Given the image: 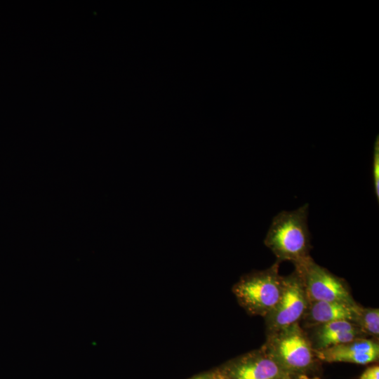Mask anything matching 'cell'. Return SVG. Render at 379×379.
Returning a JSON list of instances; mask_svg holds the SVG:
<instances>
[{"instance_id": "obj_1", "label": "cell", "mask_w": 379, "mask_h": 379, "mask_svg": "<svg viewBox=\"0 0 379 379\" xmlns=\"http://www.w3.org/2000/svg\"><path fill=\"white\" fill-rule=\"evenodd\" d=\"M308 213L309 205L305 204L293 211H282L274 217L264 243L279 262L288 260L296 265L311 257Z\"/></svg>"}, {"instance_id": "obj_2", "label": "cell", "mask_w": 379, "mask_h": 379, "mask_svg": "<svg viewBox=\"0 0 379 379\" xmlns=\"http://www.w3.org/2000/svg\"><path fill=\"white\" fill-rule=\"evenodd\" d=\"M279 262L270 267L242 277L232 291L239 305L252 315L266 317L278 304L284 291Z\"/></svg>"}, {"instance_id": "obj_3", "label": "cell", "mask_w": 379, "mask_h": 379, "mask_svg": "<svg viewBox=\"0 0 379 379\" xmlns=\"http://www.w3.org/2000/svg\"><path fill=\"white\" fill-rule=\"evenodd\" d=\"M262 347L291 375L308 369L316 358L311 340L299 323L267 333Z\"/></svg>"}, {"instance_id": "obj_4", "label": "cell", "mask_w": 379, "mask_h": 379, "mask_svg": "<svg viewBox=\"0 0 379 379\" xmlns=\"http://www.w3.org/2000/svg\"><path fill=\"white\" fill-rule=\"evenodd\" d=\"M295 267L309 302L357 303L345 281L316 263L311 257L295 265Z\"/></svg>"}, {"instance_id": "obj_5", "label": "cell", "mask_w": 379, "mask_h": 379, "mask_svg": "<svg viewBox=\"0 0 379 379\" xmlns=\"http://www.w3.org/2000/svg\"><path fill=\"white\" fill-rule=\"evenodd\" d=\"M309 300L302 280L295 270L284 277V291L275 308L265 317L267 333L299 323L304 316Z\"/></svg>"}, {"instance_id": "obj_6", "label": "cell", "mask_w": 379, "mask_h": 379, "mask_svg": "<svg viewBox=\"0 0 379 379\" xmlns=\"http://www.w3.org/2000/svg\"><path fill=\"white\" fill-rule=\"evenodd\" d=\"M227 375L230 379H291V374L262 347L230 364Z\"/></svg>"}, {"instance_id": "obj_7", "label": "cell", "mask_w": 379, "mask_h": 379, "mask_svg": "<svg viewBox=\"0 0 379 379\" xmlns=\"http://www.w3.org/2000/svg\"><path fill=\"white\" fill-rule=\"evenodd\" d=\"M316 358L328 363L349 362L367 364L379 357L378 341L374 338H360L350 342L314 350Z\"/></svg>"}, {"instance_id": "obj_8", "label": "cell", "mask_w": 379, "mask_h": 379, "mask_svg": "<svg viewBox=\"0 0 379 379\" xmlns=\"http://www.w3.org/2000/svg\"><path fill=\"white\" fill-rule=\"evenodd\" d=\"M314 328L312 345L314 350H324L346 343L360 338H366L358 326L346 320L334 321Z\"/></svg>"}, {"instance_id": "obj_9", "label": "cell", "mask_w": 379, "mask_h": 379, "mask_svg": "<svg viewBox=\"0 0 379 379\" xmlns=\"http://www.w3.org/2000/svg\"><path fill=\"white\" fill-rule=\"evenodd\" d=\"M359 305L341 302H310L302 319L307 327L346 320L354 323Z\"/></svg>"}, {"instance_id": "obj_10", "label": "cell", "mask_w": 379, "mask_h": 379, "mask_svg": "<svg viewBox=\"0 0 379 379\" xmlns=\"http://www.w3.org/2000/svg\"><path fill=\"white\" fill-rule=\"evenodd\" d=\"M354 323L366 337L374 339L379 335V310L378 308L362 307L358 306Z\"/></svg>"}, {"instance_id": "obj_11", "label": "cell", "mask_w": 379, "mask_h": 379, "mask_svg": "<svg viewBox=\"0 0 379 379\" xmlns=\"http://www.w3.org/2000/svg\"><path fill=\"white\" fill-rule=\"evenodd\" d=\"M373 180L374 186V192L377 201H379V142L377 138L373 150Z\"/></svg>"}, {"instance_id": "obj_12", "label": "cell", "mask_w": 379, "mask_h": 379, "mask_svg": "<svg viewBox=\"0 0 379 379\" xmlns=\"http://www.w3.org/2000/svg\"><path fill=\"white\" fill-rule=\"evenodd\" d=\"M359 379H379V366H373L368 368Z\"/></svg>"}, {"instance_id": "obj_13", "label": "cell", "mask_w": 379, "mask_h": 379, "mask_svg": "<svg viewBox=\"0 0 379 379\" xmlns=\"http://www.w3.org/2000/svg\"><path fill=\"white\" fill-rule=\"evenodd\" d=\"M298 379H319V378H309L305 375H300Z\"/></svg>"}]
</instances>
